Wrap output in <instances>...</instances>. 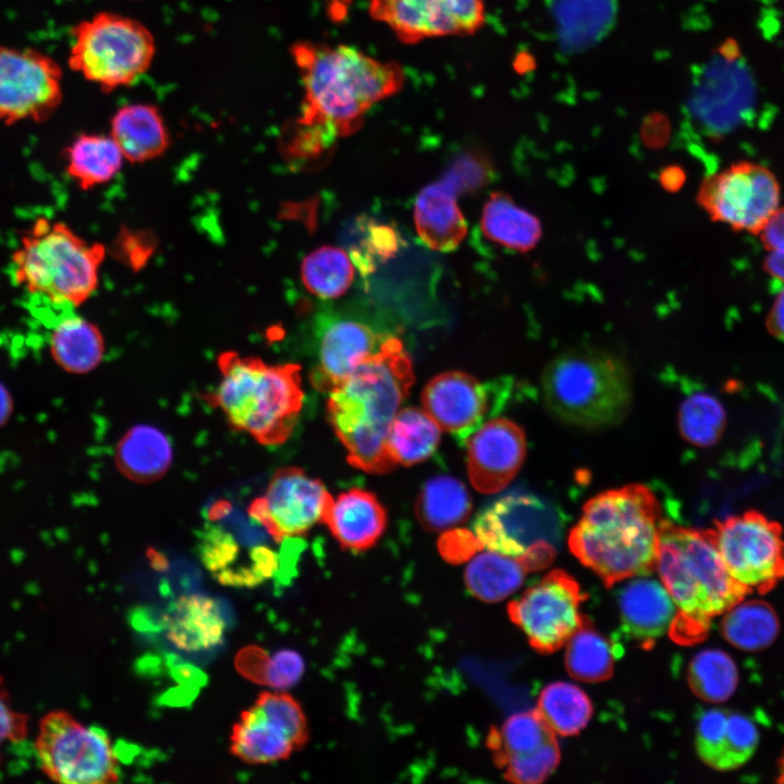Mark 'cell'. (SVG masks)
I'll use <instances>...</instances> for the list:
<instances>
[{"instance_id":"cell-1","label":"cell","mask_w":784,"mask_h":784,"mask_svg":"<svg viewBox=\"0 0 784 784\" xmlns=\"http://www.w3.org/2000/svg\"><path fill=\"white\" fill-rule=\"evenodd\" d=\"M303 88L297 124L330 137L357 131L376 103L397 94L405 72L348 45L298 41L290 48Z\"/></svg>"},{"instance_id":"cell-2","label":"cell","mask_w":784,"mask_h":784,"mask_svg":"<svg viewBox=\"0 0 784 784\" xmlns=\"http://www.w3.org/2000/svg\"><path fill=\"white\" fill-rule=\"evenodd\" d=\"M413 383L409 355L397 338L388 336L372 356L329 392L328 419L351 465L370 474L394 469L387 438Z\"/></svg>"},{"instance_id":"cell-3","label":"cell","mask_w":784,"mask_h":784,"mask_svg":"<svg viewBox=\"0 0 784 784\" xmlns=\"http://www.w3.org/2000/svg\"><path fill=\"white\" fill-rule=\"evenodd\" d=\"M661 504L645 485L608 490L584 506L568 546L574 555L612 586L656 566Z\"/></svg>"},{"instance_id":"cell-4","label":"cell","mask_w":784,"mask_h":784,"mask_svg":"<svg viewBox=\"0 0 784 784\" xmlns=\"http://www.w3.org/2000/svg\"><path fill=\"white\" fill-rule=\"evenodd\" d=\"M220 379L206 396L230 428L261 445H280L292 436L304 402L301 366L268 364L260 357L224 351L217 358Z\"/></svg>"},{"instance_id":"cell-5","label":"cell","mask_w":784,"mask_h":784,"mask_svg":"<svg viewBox=\"0 0 784 784\" xmlns=\"http://www.w3.org/2000/svg\"><path fill=\"white\" fill-rule=\"evenodd\" d=\"M654 567L678 610L670 630L676 641L698 639L711 618L745 592L727 572L710 531L663 519Z\"/></svg>"},{"instance_id":"cell-6","label":"cell","mask_w":784,"mask_h":784,"mask_svg":"<svg viewBox=\"0 0 784 784\" xmlns=\"http://www.w3.org/2000/svg\"><path fill=\"white\" fill-rule=\"evenodd\" d=\"M544 404L559 420L583 428L620 424L632 405V380L624 362L599 348H572L543 370Z\"/></svg>"},{"instance_id":"cell-7","label":"cell","mask_w":784,"mask_h":784,"mask_svg":"<svg viewBox=\"0 0 784 784\" xmlns=\"http://www.w3.org/2000/svg\"><path fill=\"white\" fill-rule=\"evenodd\" d=\"M106 248L62 221L38 218L12 254L13 280L27 293L78 307L96 291Z\"/></svg>"},{"instance_id":"cell-8","label":"cell","mask_w":784,"mask_h":784,"mask_svg":"<svg viewBox=\"0 0 784 784\" xmlns=\"http://www.w3.org/2000/svg\"><path fill=\"white\" fill-rule=\"evenodd\" d=\"M156 40L140 21L101 11L72 29L68 65L105 93L130 86L146 74Z\"/></svg>"},{"instance_id":"cell-9","label":"cell","mask_w":784,"mask_h":784,"mask_svg":"<svg viewBox=\"0 0 784 784\" xmlns=\"http://www.w3.org/2000/svg\"><path fill=\"white\" fill-rule=\"evenodd\" d=\"M35 748L46 775L59 783L103 784L120 780L118 757L107 733L85 726L63 710L39 723Z\"/></svg>"},{"instance_id":"cell-10","label":"cell","mask_w":784,"mask_h":784,"mask_svg":"<svg viewBox=\"0 0 784 784\" xmlns=\"http://www.w3.org/2000/svg\"><path fill=\"white\" fill-rule=\"evenodd\" d=\"M734 581L744 590H765L784 576V541L776 522L748 511L709 530Z\"/></svg>"},{"instance_id":"cell-11","label":"cell","mask_w":784,"mask_h":784,"mask_svg":"<svg viewBox=\"0 0 784 784\" xmlns=\"http://www.w3.org/2000/svg\"><path fill=\"white\" fill-rule=\"evenodd\" d=\"M697 201L712 220L758 234L779 208L780 185L765 167L739 161L706 177Z\"/></svg>"},{"instance_id":"cell-12","label":"cell","mask_w":784,"mask_h":784,"mask_svg":"<svg viewBox=\"0 0 784 784\" xmlns=\"http://www.w3.org/2000/svg\"><path fill=\"white\" fill-rule=\"evenodd\" d=\"M63 99V71L49 54L0 46V122H45Z\"/></svg>"},{"instance_id":"cell-13","label":"cell","mask_w":784,"mask_h":784,"mask_svg":"<svg viewBox=\"0 0 784 784\" xmlns=\"http://www.w3.org/2000/svg\"><path fill=\"white\" fill-rule=\"evenodd\" d=\"M562 526L560 514L541 499L513 493L478 514L473 532L482 549L523 559L540 546H555Z\"/></svg>"},{"instance_id":"cell-14","label":"cell","mask_w":784,"mask_h":784,"mask_svg":"<svg viewBox=\"0 0 784 784\" xmlns=\"http://www.w3.org/2000/svg\"><path fill=\"white\" fill-rule=\"evenodd\" d=\"M584 595L576 580L554 569L509 604L512 621L541 652L561 648L580 627Z\"/></svg>"},{"instance_id":"cell-15","label":"cell","mask_w":784,"mask_h":784,"mask_svg":"<svg viewBox=\"0 0 784 784\" xmlns=\"http://www.w3.org/2000/svg\"><path fill=\"white\" fill-rule=\"evenodd\" d=\"M330 497L321 480L299 467L285 466L274 471L265 492L248 505L247 514L272 540L281 542L321 523Z\"/></svg>"},{"instance_id":"cell-16","label":"cell","mask_w":784,"mask_h":784,"mask_svg":"<svg viewBox=\"0 0 784 784\" xmlns=\"http://www.w3.org/2000/svg\"><path fill=\"white\" fill-rule=\"evenodd\" d=\"M512 381L481 383L463 371H446L433 377L421 393L424 411L440 429L466 444L485 419L499 412L510 399Z\"/></svg>"},{"instance_id":"cell-17","label":"cell","mask_w":784,"mask_h":784,"mask_svg":"<svg viewBox=\"0 0 784 784\" xmlns=\"http://www.w3.org/2000/svg\"><path fill=\"white\" fill-rule=\"evenodd\" d=\"M368 11L404 44L471 35L486 20L482 0H369Z\"/></svg>"},{"instance_id":"cell-18","label":"cell","mask_w":784,"mask_h":784,"mask_svg":"<svg viewBox=\"0 0 784 784\" xmlns=\"http://www.w3.org/2000/svg\"><path fill=\"white\" fill-rule=\"evenodd\" d=\"M486 168L478 158L457 159L439 181L427 185L418 194L414 207L416 230L431 249L451 252L467 232L465 219L456 204L463 192L485 182Z\"/></svg>"},{"instance_id":"cell-19","label":"cell","mask_w":784,"mask_h":784,"mask_svg":"<svg viewBox=\"0 0 784 784\" xmlns=\"http://www.w3.org/2000/svg\"><path fill=\"white\" fill-rule=\"evenodd\" d=\"M466 443L468 477L481 493H495L505 488L526 455L524 431L505 418L483 422Z\"/></svg>"},{"instance_id":"cell-20","label":"cell","mask_w":784,"mask_h":784,"mask_svg":"<svg viewBox=\"0 0 784 784\" xmlns=\"http://www.w3.org/2000/svg\"><path fill=\"white\" fill-rule=\"evenodd\" d=\"M388 336L359 321L331 322L322 333L319 365L310 375L313 385L319 391L331 392L372 356Z\"/></svg>"},{"instance_id":"cell-21","label":"cell","mask_w":784,"mask_h":784,"mask_svg":"<svg viewBox=\"0 0 784 784\" xmlns=\"http://www.w3.org/2000/svg\"><path fill=\"white\" fill-rule=\"evenodd\" d=\"M648 574L630 577L617 591L623 630L644 648L670 632L678 614L663 583Z\"/></svg>"},{"instance_id":"cell-22","label":"cell","mask_w":784,"mask_h":784,"mask_svg":"<svg viewBox=\"0 0 784 784\" xmlns=\"http://www.w3.org/2000/svg\"><path fill=\"white\" fill-rule=\"evenodd\" d=\"M387 512L377 497L354 488L328 499L322 522L342 548L365 550L372 547L387 526Z\"/></svg>"},{"instance_id":"cell-23","label":"cell","mask_w":784,"mask_h":784,"mask_svg":"<svg viewBox=\"0 0 784 784\" xmlns=\"http://www.w3.org/2000/svg\"><path fill=\"white\" fill-rule=\"evenodd\" d=\"M124 159L133 163L150 161L169 148L171 136L158 106L131 102L115 110L110 134Z\"/></svg>"},{"instance_id":"cell-24","label":"cell","mask_w":784,"mask_h":784,"mask_svg":"<svg viewBox=\"0 0 784 784\" xmlns=\"http://www.w3.org/2000/svg\"><path fill=\"white\" fill-rule=\"evenodd\" d=\"M173 457V445L166 432L149 424H138L128 428L117 442L113 462L124 478L149 485L168 474Z\"/></svg>"},{"instance_id":"cell-25","label":"cell","mask_w":784,"mask_h":784,"mask_svg":"<svg viewBox=\"0 0 784 784\" xmlns=\"http://www.w3.org/2000/svg\"><path fill=\"white\" fill-rule=\"evenodd\" d=\"M164 623L167 638L186 652L219 646L225 629L218 604L203 595L180 597L166 615Z\"/></svg>"},{"instance_id":"cell-26","label":"cell","mask_w":784,"mask_h":784,"mask_svg":"<svg viewBox=\"0 0 784 784\" xmlns=\"http://www.w3.org/2000/svg\"><path fill=\"white\" fill-rule=\"evenodd\" d=\"M105 352V339L100 329L83 317L66 316L50 333V356L68 373L91 372L101 364Z\"/></svg>"},{"instance_id":"cell-27","label":"cell","mask_w":784,"mask_h":784,"mask_svg":"<svg viewBox=\"0 0 784 784\" xmlns=\"http://www.w3.org/2000/svg\"><path fill=\"white\" fill-rule=\"evenodd\" d=\"M231 752L252 763H270L287 758L295 746L283 727L255 703L233 725Z\"/></svg>"},{"instance_id":"cell-28","label":"cell","mask_w":784,"mask_h":784,"mask_svg":"<svg viewBox=\"0 0 784 784\" xmlns=\"http://www.w3.org/2000/svg\"><path fill=\"white\" fill-rule=\"evenodd\" d=\"M123 155L110 135L82 133L63 151L66 174L84 191L110 182L120 171Z\"/></svg>"},{"instance_id":"cell-29","label":"cell","mask_w":784,"mask_h":784,"mask_svg":"<svg viewBox=\"0 0 784 784\" xmlns=\"http://www.w3.org/2000/svg\"><path fill=\"white\" fill-rule=\"evenodd\" d=\"M528 572L522 559L487 549L471 556L464 581L477 599L498 602L517 591Z\"/></svg>"},{"instance_id":"cell-30","label":"cell","mask_w":784,"mask_h":784,"mask_svg":"<svg viewBox=\"0 0 784 784\" xmlns=\"http://www.w3.org/2000/svg\"><path fill=\"white\" fill-rule=\"evenodd\" d=\"M481 230L492 242L517 252L534 248L541 236L540 221L503 193H493L483 206Z\"/></svg>"},{"instance_id":"cell-31","label":"cell","mask_w":784,"mask_h":784,"mask_svg":"<svg viewBox=\"0 0 784 784\" xmlns=\"http://www.w3.org/2000/svg\"><path fill=\"white\" fill-rule=\"evenodd\" d=\"M721 632L733 647L756 652L775 641L780 621L774 609L765 601L742 597L723 612Z\"/></svg>"},{"instance_id":"cell-32","label":"cell","mask_w":784,"mask_h":784,"mask_svg":"<svg viewBox=\"0 0 784 784\" xmlns=\"http://www.w3.org/2000/svg\"><path fill=\"white\" fill-rule=\"evenodd\" d=\"M471 511L465 485L451 476H437L422 487L415 505L419 523L430 531H444L464 523Z\"/></svg>"},{"instance_id":"cell-33","label":"cell","mask_w":784,"mask_h":784,"mask_svg":"<svg viewBox=\"0 0 784 784\" xmlns=\"http://www.w3.org/2000/svg\"><path fill=\"white\" fill-rule=\"evenodd\" d=\"M440 428L417 407L399 411L391 424L387 450L395 464L412 466L427 460L440 441Z\"/></svg>"},{"instance_id":"cell-34","label":"cell","mask_w":784,"mask_h":784,"mask_svg":"<svg viewBox=\"0 0 784 784\" xmlns=\"http://www.w3.org/2000/svg\"><path fill=\"white\" fill-rule=\"evenodd\" d=\"M537 711L553 733L571 736L588 724L592 705L578 686L555 682L540 693Z\"/></svg>"},{"instance_id":"cell-35","label":"cell","mask_w":784,"mask_h":784,"mask_svg":"<svg viewBox=\"0 0 784 784\" xmlns=\"http://www.w3.org/2000/svg\"><path fill=\"white\" fill-rule=\"evenodd\" d=\"M616 657L615 646L591 625L583 622L567 640L565 664L576 679L601 682L612 674Z\"/></svg>"},{"instance_id":"cell-36","label":"cell","mask_w":784,"mask_h":784,"mask_svg":"<svg viewBox=\"0 0 784 784\" xmlns=\"http://www.w3.org/2000/svg\"><path fill=\"white\" fill-rule=\"evenodd\" d=\"M688 683L699 698L711 703H721L736 691L739 671L735 660L726 651L707 648L691 658Z\"/></svg>"},{"instance_id":"cell-37","label":"cell","mask_w":784,"mask_h":784,"mask_svg":"<svg viewBox=\"0 0 784 784\" xmlns=\"http://www.w3.org/2000/svg\"><path fill=\"white\" fill-rule=\"evenodd\" d=\"M301 274L309 292L321 298H335L351 285L354 269L343 249L322 246L304 258Z\"/></svg>"},{"instance_id":"cell-38","label":"cell","mask_w":784,"mask_h":784,"mask_svg":"<svg viewBox=\"0 0 784 784\" xmlns=\"http://www.w3.org/2000/svg\"><path fill=\"white\" fill-rule=\"evenodd\" d=\"M555 738L537 710L511 715L503 725L490 733L488 744L497 763L504 759L537 750Z\"/></svg>"},{"instance_id":"cell-39","label":"cell","mask_w":784,"mask_h":784,"mask_svg":"<svg viewBox=\"0 0 784 784\" xmlns=\"http://www.w3.org/2000/svg\"><path fill=\"white\" fill-rule=\"evenodd\" d=\"M725 419L722 403L709 392H689L679 405L681 434L696 446L705 448L716 443L723 432Z\"/></svg>"},{"instance_id":"cell-40","label":"cell","mask_w":784,"mask_h":784,"mask_svg":"<svg viewBox=\"0 0 784 784\" xmlns=\"http://www.w3.org/2000/svg\"><path fill=\"white\" fill-rule=\"evenodd\" d=\"M728 711L709 708L696 723V748L699 757L716 770L727 771L726 724Z\"/></svg>"},{"instance_id":"cell-41","label":"cell","mask_w":784,"mask_h":784,"mask_svg":"<svg viewBox=\"0 0 784 784\" xmlns=\"http://www.w3.org/2000/svg\"><path fill=\"white\" fill-rule=\"evenodd\" d=\"M560 749L553 738L535 751L511 756L499 763L505 777L517 784H538L558 767Z\"/></svg>"},{"instance_id":"cell-42","label":"cell","mask_w":784,"mask_h":784,"mask_svg":"<svg viewBox=\"0 0 784 784\" xmlns=\"http://www.w3.org/2000/svg\"><path fill=\"white\" fill-rule=\"evenodd\" d=\"M255 705L286 732L295 748H301L308 738L307 722L297 701L282 691H264Z\"/></svg>"},{"instance_id":"cell-43","label":"cell","mask_w":784,"mask_h":784,"mask_svg":"<svg viewBox=\"0 0 784 784\" xmlns=\"http://www.w3.org/2000/svg\"><path fill=\"white\" fill-rule=\"evenodd\" d=\"M759 737V727L751 718L740 712H728L726 724L728 770L748 761L758 747Z\"/></svg>"},{"instance_id":"cell-44","label":"cell","mask_w":784,"mask_h":784,"mask_svg":"<svg viewBox=\"0 0 784 784\" xmlns=\"http://www.w3.org/2000/svg\"><path fill=\"white\" fill-rule=\"evenodd\" d=\"M117 257L133 270L143 268L157 246L156 237L148 231L122 228L114 240Z\"/></svg>"},{"instance_id":"cell-45","label":"cell","mask_w":784,"mask_h":784,"mask_svg":"<svg viewBox=\"0 0 784 784\" xmlns=\"http://www.w3.org/2000/svg\"><path fill=\"white\" fill-rule=\"evenodd\" d=\"M305 672L303 657L292 649H282L269 657L264 685L277 690L294 686Z\"/></svg>"},{"instance_id":"cell-46","label":"cell","mask_w":784,"mask_h":784,"mask_svg":"<svg viewBox=\"0 0 784 784\" xmlns=\"http://www.w3.org/2000/svg\"><path fill=\"white\" fill-rule=\"evenodd\" d=\"M439 548L442 555L452 562L471 558L478 550L482 549L474 532L465 529L443 534Z\"/></svg>"},{"instance_id":"cell-47","label":"cell","mask_w":784,"mask_h":784,"mask_svg":"<svg viewBox=\"0 0 784 784\" xmlns=\"http://www.w3.org/2000/svg\"><path fill=\"white\" fill-rule=\"evenodd\" d=\"M269 657L262 648L247 646L237 652L235 667L245 678L264 685Z\"/></svg>"},{"instance_id":"cell-48","label":"cell","mask_w":784,"mask_h":784,"mask_svg":"<svg viewBox=\"0 0 784 784\" xmlns=\"http://www.w3.org/2000/svg\"><path fill=\"white\" fill-rule=\"evenodd\" d=\"M26 716L15 712L0 678V748L7 740H20L26 734Z\"/></svg>"},{"instance_id":"cell-49","label":"cell","mask_w":784,"mask_h":784,"mask_svg":"<svg viewBox=\"0 0 784 784\" xmlns=\"http://www.w3.org/2000/svg\"><path fill=\"white\" fill-rule=\"evenodd\" d=\"M370 254L385 258L397 249V237L390 226L377 225L369 230L366 241Z\"/></svg>"},{"instance_id":"cell-50","label":"cell","mask_w":784,"mask_h":784,"mask_svg":"<svg viewBox=\"0 0 784 784\" xmlns=\"http://www.w3.org/2000/svg\"><path fill=\"white\" fill-rule=\"evenodd\" d=\"M758 234L767 249L784 248V208H777Z\"/></svg>"},{"instance_id":"cell-51","label":"cell","mask_w":784,"mask_h":784,"mask_svg":"<svg viewBox=\"0 0 784 784\" xmlns=\"http://www.w3.org/2000/svg\"><path fill=\"white\" fill-rule=\"evenodd\" d=\"M768 330L784 341V289L776 296L767 318Z\"/></svg>"},{"instance_id":"cell-52","label":"cell","mask_w":784,"mask_h":784,"mask_svg":"<svg viewBox=\"0 0 784 784\" xmlns=\"http://www.w3.org/2000/svg\"><path fill=\"white\" fill-rule=\"evenodd\" d=\"M763 269L772 279L784 283V248L770 250Z\"/></svg>"},{"instance_id":"cell-53","label":"cell","mask_w":784,"mask_h":784,"mask_svg":"<svg viewBox=\"0 0 784 784\" xmlns=\"http://www.w3.org/2000/svg\"><path fill=\"white\" fill-rule=\"evenodd\" d=\"M13 409V400L9 390L0 382V427L3 426Z\"/></svg>"},{"instance_id":"cell-54","label":"cell","mask_w":784,"mask_h":784,"mask_svg":"<svg viewBox=\"0 0 784 784\" xmlns=\"http://www.w3.org/2000/svg\"><path fill=\"white\" fill-rule=\"evenodd\" d=\"M331 17L342 20L347 14V9L353 0H327Z\"/></svg>"}]
</instances>
